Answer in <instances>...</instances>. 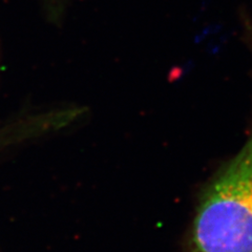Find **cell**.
<instances>
[{"label":"cell","instance_id":"6da1fadb","mask_svg":"<svg viewBox=\"0 0 252 252\" xmlns=\"http://www.w3.org/2000/svg\"><path fill=\"white\" fill-rule=\"evenodd\" d=\"M245 28L252 51V23ZM189 252H252V130L204 189L189 234Z\"/></svg>","mask_w":252,"mask_h":252}]
</instances>
